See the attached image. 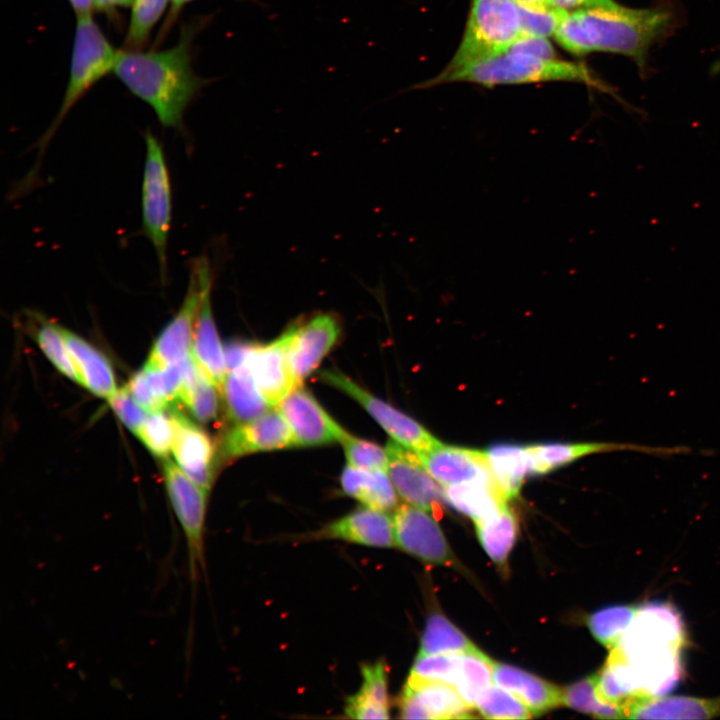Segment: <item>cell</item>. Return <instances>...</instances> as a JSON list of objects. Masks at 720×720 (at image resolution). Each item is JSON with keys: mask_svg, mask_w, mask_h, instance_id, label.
Returning a JSON list of instances; mask_svg holds the SVG:
<instances>
[{"mask_svg": "<svg viewBox=\"0 0 720 720\" xmlns=\"http://www.w3.org/2000/svg\"><path fill=\"white\" fill-rule=\"evenodd\" d=\"M521 34L536 37L554 35L567 10L553 5L524 6L518 4Z\"/></svg>", "mask_w": 720, "mask_h": 720, "instance_id": "cell-42", "label": "cell"}, {"mask_svg": "<svg viewBox=\"0 0 720 720\" xmlns=\"http://www.w3.org/2000/svg\"><path fill=\"white\" fill-rule=\"evenodd\" d=\"M133 0H93L94 8L101 11H110L117 7L131 5Z\"/></svg>", "mask_w": 720, "mask_h": 720, "instance_id": "cell-49", "label": "cell"}, {"mask_svg": "<svg viewBox=\"0 0 720 720\" xmlns=\"http://www.w3.org/2000/svg\"><path fill=\"white\" fill-rule=\"evenodd\" d=\"M77 16L91 14L94 8L93 0H68Z\"/></svg>", "mask_w": 720, "mask_h": 720, "instance_id": "cell-50", "label": "cell"}, {"mask_svg": "<svg viewBox=\"0 0 720 720\" xmlns=\"http://www.w3.org/2000/svg\"><path fill=\"white\" fill-rule=\"evenodd\" d=\"M135 401L149 414L162 411L163 405L150 390L143 370L137 372L126 385Z\"/></svg>", "mask_w": 720, "mask_h": 720, "instance_id": "cell-45", "label": "cell"}, {"mask_svg": "<svg viewBox=\"0 0 720 720\" xmlns=\"http://www.w3.org/2000/svg\"><path fill=\"white\" fill-rule=\"evenodd\" d=\"M295 446L291 430L278 409L248 422L235 424L221 440L225 458Z\"/></svg>", "mask_w": 720, "mask_h": 720, "instance_id": "cell-15", "label": "cell"}, {"mask_svg": "<svg viewBox=\"0 0 720 720\" xmlns=\"http://www.w3.org/2000/svg\"><path fill=\"white\" fill-rule=\"evenodd\" d=\"M505 52L527 54L546 59L556 58L551 43L544 37L536 36L521 35Z\"/></svg>", "mask_w": 720, "mask_h": 720, "instance_id": "cell-46", "label": "cell"}, {"mask_svg": "<svg viewBox=\"0 0 720 720\" xmlns=\"http://www.w3.org/2000/svg\"><path fill=\"white\" fill-rule=\"evenodd\" d=\"M406 685L429 712L431 719L469 718L472 709L455 686L409 676Z\"/></svg>", "mask_w": 720, "mask_h": 720, "instance_id": "cell-30", "label": "cell"}, {"mask_svg": "<svg viewBox=\"0 0 720 720\" xmlns=\"http://www.w3.org/2000/svg\"><path fill=\"white\" fill-rule=\"evenodd\" d=\"M287 356L290 370L297 385L317 369L334 346L340 334L336 319L319 314L288 329Z\"/></svg>", "mask_w": 720, "mask_h": 720, "instance_id": "cell-14", "label": "cell"}, {"mask_svg": "<svg viewBox=\"0 0 720 720\" xmlns=\"http://www.w3.org/2000/svg\"><path fill=\"white\" fill-rule=\"evenodd\" d=\"M685 643L684 625L675 607L666 602L639 607L597 674L600 696L625 703L671 692L682 678Z\"/></svg>", "mask_w": 720, "mask_h": 720, "instance_id": "cell-1", "label": "cell"}, {"mask_svg": "<svg viewBox=\"0 0 720 720\" xmlns=\"http://www.w3.org/2000/svg\"><path fill=\"white\" fill-rule=\"evenodd\" d=\"M617 4L614 0H587L586 7H613Z\"/></svg>", "mask_w": 720, "mask_h": 720, "instance_id": "cell-52", "label": "cell"}, {"mask_svg": "<svg viewBox=\"0 0 720 720\" xmlns=\"http://www.w3.org/2000/svg\"><path fill=\"white\" fill-rule=\"evenodd\" d=\"M295 446H319L342 442L348 434L302 385L292 389L278 404Z\"/></svg>", "mask_w": 720, "mask_h": 720, "instance_id": "cell-11", "label": "cell"}, {"mask_svg": "<svg viewBox=\"0 0 720 720\" xmlns=\"http://www.w3.org/2000/svg\"><path fill=\"white\" fill-rule=\"evenodd\" d=\"M183 385L179 400L201 422H209L217 415V387L201 370L192 355L183 360Z\"/></svg>", "mask_w": 720, "mask_h": 720, "instance_id": "cell-31", "label": "cell"}, {"mask_svg": "<svg viewBox=\"0 0 720 720\" xmlns=\"http://www.w3.org/2000/svg\"><path fill=\"white\" fill-rule=\"evenodd\" d=\"M341 487L365 507L383 512L398 507V493L385 470H364L348 464L341 475Z\"/></svg>", "mask_w": 720, "mask_h": 720, "instance_id": "cell-25", "label": "cell"}, {"mask_svg": "<svg viewBox=\"0 0 720 720\" xmlns=\"http://www.w3.org/2000/svg\"><path fill=\"white\" fill-rule=\"evenodd\" d=\"M208 272H210L209 263L204 257L198 258L191 265L183 303L156 339L146 366L165 368L182 361L191 354L204 280Z\"/></svg>", "mask_w": 720, "mask_h": 720, "instance_id": "cell-8", "label": "cell"}, {"mask_svg": "<svg viewBox=\"0 0 720 720\" xmlns=\"http://www.w3.org/2000/svg\"><path fill=\"white\" fill-rule=\"evenodd\" d=\"M533 459V474H545L558 467L572 463L584 456L612 452L634 451L655 456L685 454L688 447H657L635 443L585 442V443H542L527 446Z\"/></svg>", "mask_w": 720, "mask_h": 720, "instance_id": "cell-18", "label": "cell"}, {"mask_svg": "<svg viewBox=\"0 0 720 720\" xmlns=\"http://www.w3.org/2000/svg\"><path fill=\"white\" fill-rule=\"evenodd\" d=\"M626 718L634 719H710L720 716V697L659 696L630 701Z\"/></svg>", "mask_w": 720, "mask_h": 720, "instance_id": "cell-22", "label": "cell"}, {"mask_svg": "<svg viewBox=\"0 0 720 720\" xmlns=\"http://www.w3.org/2000/svg\"><path fill=\"white\" fill-rule=\"evenodd\" d=\"M494 662L477 647L461 653L460 677L455 688L471 707L482 691L493 682Z\"/></svg>", "mask_w": 720, "mask_h": 720, "instance_id": "cell-34", "label": "cell"}, {"mask_svg": "<svg viewBox=\"0 0 720 720\" xmlns=\"http://www.w3.org/2000/svg\"><path fill=\"white\" fill-rule=\"evenodd\" d=\"M191 32L165 50H119L113 70L127 89L155 112L166 127H179L187 106L201 88L193 71Z\"/></svg>", "mask_w": 720, "mask_h": 720, "instance_id": "cell-3", "label": "cell"}, {"mask_svg": "<svg viewBox=\"0 0 720 720\" xmlns=\"http://www.w3.org/2000/svg\"><path fill=\"white\" fill-rule=\"evenodd\" d=\"M637 610L632 605L608 606L592 613L587 624L594 638L611 650L631 625Z\"/></svg>", "mask_w": 720, "mask_h": 720, "instance_id": "cell-36", "label": "cell"}, {"mask_svg": "<svg viewBox=\"0 0 720 720\" xmlns=\"http://www.w3.org/2000/svg\"><path fill=\"white\" fill-rule=\"evenodd\" d=\"M475 708L484 718L489 719H526L532 714L516 695L493 686L480 693Z\"/></svg>", "mask_w": 720, "mask_h": 720, "instance_id": "cell-38", "label": "cell"}, {"mask_svg": "<svg viewBox=\"0 0 720 720\" xmlns=\"http://www.w3.org/2000/svg\"><path fill=\"white\" fill-rule=\"evenodd\" d=\"M164 480L171 506L181 526L192 579L204 566V531L208 491L195 483L178 464L164 462Z\"/></svg>", "mask_w": 720, "mask_h": 720, "instance_id": "cell-9", "label": "cell"}, {"mask_svg": "<svg viewBox=\"0 0 720 720\" xmlns=\"http://www.w3.org/2000/svg\"><path fill=\"white\" fill-rule=\"evenodd\" d=\"M211 280V273L208 272L204 280L191 354L201 370L221 391L227 375V368L224 349L212 314Z\"/></svg>", "mask_w": 720, "mask_h": 720, "instance_id": "cell-21", "label": "cell"}, {"mask_svg": "<svg viewBox=\"0 0 720 720\" xmlns=\"http://www.w3.org/2000/svg\"><path fill=\"white\" fill-rule=\"evenodd\" d=\"M307 537L336 539L377 548L395 545L393 519L386 512L368 507L357 509Z\"/></svg>", "mask_w": 720, "mask_h": 720, "instance_id": "cell-19", "label": "cell"}, {"mask_svg": "<svg viewBox=\"0 0 720 720\" xmlns=\"http://www.w3.org/2000/svg\"><path fill=\"white\" fill-rule=\"evenodd\" d=\"M460 667L461 653L418 654L409 676L455 686L460 677Z\"/></svg>", "mask_w": 720, "mask_h": 720, "instance_id": "cell-39", "label": "cell"}, {"mask_svg": "<svg viewBox=\"0 0 720 720\" xmlns=\"http://www.w3.org/2000/svg\"><path fill=\"white\" fill-rule=\"evenodd\" d=\"M417 455L429 474L442 486L468 481L496 483L485 451L439 442Z\"/></svg>", "mask_w": 720, "mask_h": 720, "instance_id": "cell-16", "label": "cell"}, {"mask_svg": "<svg viewBox=\"0 0 720 720\" xmlns=\"http://www.w3.org/2000/svg\"><path fill=\"white\" fill-rule=\"evenodd\" d=\"M519 5L524 6H544L551 5L549 0H513Z\"/></svg>", "mask_w": 720, "mask_h": 720, "instance_id": "cell-53", "label": "cell"}, {"mask_svg": "<svg viewBox=\"0 0 720 720\" xmlns=\"http://www.w3.org/2000/svg\"><path fill=\"white\" fill-rule=\"evenodd\" d=\"M170 3L169 20L172 22L181 8L193 0H168Z\"/></svg>", "mask_w": 720, "mask_h": 720, "instance_id": "cell-51", "label": "cell"}, {"mask_svg": "<svg viewBox=\"0 0 720 720\" xmlns=\"http://www.w3.org/2000/svg\"><path fill=\"white\" fill-rule=\"evenodd\" d=\"M521 35L518 4L515 1L472 0L462 41L444 70H453L504 53Z\"/></svg>", "mask_w": 720, "mask_h": 720, "instance_id": "cell-6", "label": "cell"}, {"mask_svg": "<svg viewBox=\"0 0 720 720\" xmlns=\"http://www.w3.org/2000/svg\"><path fill=\"white\" fill-rule=\"evenodd\" d=\"M168 0H133L125 46L128 50H141L150 33L166 10Z\"/></svg>", "mask_w": 720, "mask_h": 720, "instance_id": "cell-37", "label": "cell"}, {"mask_svg": "<svg viewBox=\"0 0 720 720\" xmlns=\"http://www.w3.org/2000/svg\"><path fill=\"white\" fill-rule=\"evenodd\" d=\"M321 378L357 401L393 441L416 454L424 453L440 442L416 420L375 397L343 373L328 370L321 374Z\"/></svg>", "mask_w": 720, "mask_h": 720, "instance_id": "cell-10", "label": "cell"}, {"mask_svg": "<svg viewBox=\"0 0 720 720\" xmlns=\"http://www.w3.org/2000/svg\"><path fill=\"white\" fill-rule=\"evenodd\" d=\"M288 329L274 341L252 345L245 365L268 402L277 407L297 385L290 370L287 345Z\"/></svg>", "mask_w": 720, "mask_h": 720, "instance_id": "cell-17", "label": "cell"}, {"mask_svg": "<svg viewBox=\"0 0 720 720\" xmlns=\"http://www.w3.org/2000/svg\"><path fill=\"white\" fill-rule=\"evenodd\" d=\"M473 643L442 614L433 613L426 621L421 638L420 655L463 653Z\"/></svg>", "mask_w": 720, "mask_h": 720, "instance_id": "cell-35", "label": "cell"}, {"mask_svg": "<svg viewBox=\"0 0 720 720\" xmlns=\"http://www.w3.org/2000/svg\"><path fill=\"white\" fill-rule=\"evenodd\" d=\"M485 452L503 495L507 500L517 496L525 476L533 474V459L527 446L495 444Z\"/></svg>", "mask_w": 720, "mask_h": 720, "instance_id": "cell-29", "label": "cell"}, {"mask_svg": "<svg viewBox=\"0 0 720 720\" xmlns=\"http://www.w3.org/2000/svg\"><path fill=\"white\" fill-rule=\"evenodd\" d=\"M349 465L364 470L387 471L388 452L381 446L351 434H347L341 442Z\"/></svg>", "mask_w": 720, "mask_h": 720, "instance_id": "cell-43", "label": "cell"}, {"mask_svg": "<svg viewBox=\"0 0 720 720\" xmlns=\"http://www.w3.org/2000/svg\"><path fill=\"white\" fill-rule=\"evenodd\" d=\"M76 366L80 383L98 397L109 400L117 391L115 376L107 358L75 333L59 327Z\"/></svg>", "mask_w": 720, "mask_h": 720, "instance_id": "cell-24", "label": "cell"}, {"mask_svg": "<svg viewBox=\"0 0 720 720\" xmlns=\"http://www.w3.org/2000/svg\"><path fill=\"white\" fill-rule=\"evenodd\" d=\"M457 81L484 86L571 81L607 90L606 86L582 64L512 52L482 58L453 70H443L436 77L419 84L418 87L427 88Z\"/></svg>", "mask_w": 720, "mask_h": 720, "instance_id": "cell-4", "label": "cell"}, {"mask_svg": "<svg viewBox=\"0 0 720 720\" xmlns=\"http://www.w3.org/2000/svg\"><path fill=\"white\" fill-rule=\"evenodd\" d=\"M146 156L142 178L141 209L144 234L156 252L160 278L167 280V245L171 227V184L163 148L157 138L145 136Z\"/></svg>", "mask_w": 720, "mask_h": 720, "instance_id": "cell-7", "label": "cell"}, {"mask_svg": "<svg viewBox=\"0 0 720 720\" xmlns=\"http://www.w3.org/2000/svg\"><path fill=\"white\" fill-rule=\"evenodd\" d=\"M174 434L172 415L159 411L148 415L136 435L154 456L165 458L172 451Z\"/></svg>", "mask_w": 720, "mask_h": 720, "instance_id": "cell-41", "label": "cell"}, {"mask_svg": "<svg viewBox=\"0 0 720 720\" xmlns=\"http://www.w3.org/2000/svg\"><path fill=\"white\" fill-rule=\"evenodd\" d=\"M672 19L670 11L657 7H582L565 12L554 37L573 54L615 53L643 68L650 47L669 31Z\"/></svg>", "mask_w": 720, "mask_h": 720, "instance_id": "cell-2", "label": "cell"}, {"mask_svg": "<svg viewBox=\"0 0 720 720\" xmlns=\"http://www.w3.org/2000/svg\"><path fill=\"white\" fill-rule=\"evenodd\" d=\"M395 545L428 563L448 564L452 553L432 514L419 507L404 504L392 517Z\"/></svg>", "mask_w": 720, "mask_h": 720, "instance_id": "cell-12", "label": "cell"}, {"mask_svg": "<svg viewBox=\"0 0 720 720\" xmlns=\"http://www.w3.org/2000/svg\"><path fill=\"white\" fill-rule=\"evenodd\" d=\"M711 71L713 74L720 72V60L713 64Z\"/></svg>", "mask_w": 720, "mask_h": 720, "instance_id": "cell-54", "label": "cell"}, {"mask_svg": "<svg viewBox=\"0 0 720 720\" xmlns=\"http://www.w3.org/2000/svg\"><path fill=\"white\" fill-rule=\"evenodd\" d=\"M444 500L475 522L497 514L506 506V497L496 483L468 481L444 486Z\"/></svg>", "mask_w": 720, "mask_h": 720, "instance_id": "cell-28", "label": "cell"}, {"mask_svg": "<svg viewBox=\"0 0 720 720\" xmlns=\"http://www.w3.org/2000/svg\"><path fill=\"white\" fill-rule=\"evenodd\" d=\"M361 674V687L347 699L345 714L353 719H388L390 707L385 663L364 664Z\"/></svg>", "mask_w": 720, "mask_h": 720, "instance_id": "cell-27", "label": "cell"}, {"mask_svg": "<svg viewBox=\"0 0 720 720\" xmlns=\"http://www.w3.org/2000/svg\"><path fill=\"white\" fill-rule=\"evenodd\" d=\"M175 434L172 453L179 467L201 488L209 491L214 472V445L208 434L185 416L172 414Z\"/></svg>", "mask_w": 720, "mask_h": 720, "instance_id": "cell-20", "label": "cell"}, {"mask_svg": "<svg viewBox=\"0 0 720 720\" xmlns=\"http://www.w3.org/2000/svg\"><path fill=\"white\" fill-rule=\"evenodd\" d=\"M562 704L596 718H626L623 705L605 702L599 698L597 675L588 676L562 690Z\"/></svg>", "mask_w": 720, "mask_h": 720, "instance_id": "cell-33", "label": "cell"}, {"mask_svg": "<svg viewBox=\"0 0 720 720\" xmlns=\"http://www.w3.org/2000/svg\"><path fill=\"white\" fill-rule=\"evenodd\" d=\"M118 54L91 14L77 16L66 90L56 118L38 144L41 153L74 105L101 78L113 72Z\"/></svg>", "mask_w": 720, "mask_h": 720, "instance_id": "cell-5", "label": "cell"}, {"mask_svg": "<svg viewBox=\"0 0 720 720\" xmlns=\"http://www.w3.org/2000/svg\"><path fill=\"white\" fill-rule=\"evenodd\" d=\"M493 683L516 695L533 715H540L562 704V690L529 672L495 663Z\"/></svg>", "mask_w": 720, "mask_h": 720, "instance_id": "cell-23", "label": "cell"}, {"mask_svg": "<svg viewBox=\"0 0 720 720\" xmlns=\"http://www.w3.org/2000/svg\"><path fill=\"white\" fill-rule=\"evenodd\" d=\"M221 392L227 413L236 424L256 419L273 408L246 365L227 372Z\"/></svg>", "mask_w": 720, "mask_h": 720, "instance_id": "cell-26", "label": "cell"}, {"mask_svg": "<svg viewBox=\"0 0 720 720\" xmlns=\"http://www.w3.org/2000/svg\"><path fill=\"white\" fill-rule=\"evenodd\" d=\"M479 542L490 559L504 566L518 534V520L515 513L503 507L497 514L475 522Z\"/></svg>", "mask_w": 720, "mask_h": 720, "instance_id": "cell-32", "label": "cell"}, {"mask_svg": "<svg viewBox=\"0 0 720 720\" xmlns=\"http://www.w3.org/2000/svg\"><path fill=\"white\" fill-rule=\"evenodd\" d=\"M108 401L122 423L137 434L149 413L135 401L127 386L117 389Z\"/></svg>", "mask_w": 720, "mask_h": 720, "instance_id": "cell-44", "label": "cell"}, {"mask_svg": "<svg viewBox=\"0 0 720 720\" xmlns=\"http://www.w3.org/2000/svg\"><path fill=\"white\" fill-rule=\"evenodd\" d=\"M36 341L43 353L63 375L81 385L76 366L59 326L43 323L36 331Z\"/></svg>", "mask_w": 720, "mask_h": 720, "instance_id": "cell-40", "label": "cell"}, {"mask_svg": "<svg viewBox=\"0 0 720 720\" xmlns=\"http://www.w3.org/2000/svg\"><path fill=\"white\" fill-rule=\"evenodd\" d=\"M252 345L231 343L224 348L227 372L245 365Z\"/></svg>", "mask_w": 720, "mask_h": 720, "instance_id": "cell-48", "label": "cell"}, {"mask_svg": "<svg viewBox=\"0 0 720 720\" xmlns=\"http://www.w3.org/2000/svg\"><path fill=\"white\" fill-rule=\"evenodd\" d=\"M399 707L403 719H431L429 712L407 685L402 691Z\"/></svg>", "mask_w": 720, "mask_h": 720, "instance_id": "cell-47", "label": "cell"}, {"mask_svg": "<svg viewBox=\"0 0 720 720\" xmlns=\"http://www.w3.org/2000/svg\"><path fill=\"white\" fill-rule=\"evenodd\" d=\"M387 473L400 497L408 504L440 517L443 491L429 474L418 455L395 441L387 444Z\"/></svg>", "mask_w": 720, "mask_h": 720, "instance_id": "cell-13", "label": "cell"}]
</instances>
